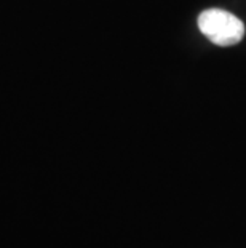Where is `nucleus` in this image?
<instances>
[{
    "instance_id": "1",
    "label": "nucleus",
    "mask_w": 246,
    "mask_h": 248,
    "mask_svg": "<svg viewBox=\"0 0 246 248\" xmlns=\"http://www.w3.org/2000/svg\"><path fill=\"white\" fill-rule=\"evenodd\" d=\"M202 34L219 46H232L245 35V24L235 15L221 8L205 10L198 16Z\"/></svg>"
}]
</instances>
